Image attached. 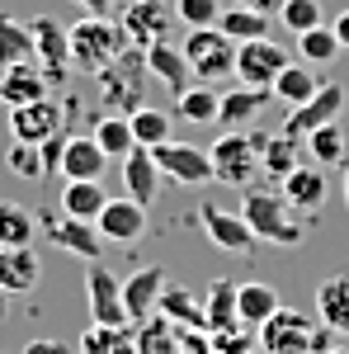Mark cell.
<instances>
[{
    "mask_svg": "<svg viewBox=\"0 0 349 354\" xmlns=\"http://www.w3.org/2000/svg\"><path fill=\"white\" fill-rule=\"evenodd\" d=\"M66 33H71V71H85V76H100L133 48L123 24L109 15H85L76 24H66Z\"/></svg>",
    "mask_w": 349,
    "mask_h": 354,
    "instance_id": "cell-1",
    "label": "cell"
},
{
    "mask_svg": "<svg viewBox=\"0 0 349 354\" xmlns=\"http://www.w3.org/2000/svg\"><path fill=\"white\" fill-rule=\"evenodd\" d=\"M241 218L255 232V241L265 245H302L307 227L297 222V208L283 198V189H245Z\"/></svg>",
    "mask_w": 349,
    "mask_h": 354,
    "instance_id": "cell-2",
    "label": "cell"
},
{
    "mask_svg": "<svg viewBox=\"0 0 349 354\" xmlns=\"http://www.w3.org/2000/svg\"><path fill=\"white\" fill-rule=\"evenodd\" d=\"M269 133H222L213 142V175L217 185H232V189H250V180L265 170L260 156H265Z\"/></svg>",
    "mask_w": 349,
    "mask_h": 354,
    "instance_id": "cell-3",
    "label": "cell"
},
{
    "mask_svg": "<svg viewBox=\"0 0 349 354\" xmlns=\"http://www.w3.org/2000/svg\"><path fill=\"white\" fill-rule=\"evenodd\" d=\"M321 340H326V326H317L312 317H302L297 307H279L260 326L265 354H312V350H321Z\"/></svg>",
    "mask_w": 349,
    "mask_h": 354,
    "instance_id": "cell-4",
    "label": "cell"
},
{
    "mask_svg": "<svg viewBox=\"0 0 349 354\" xmlns=\"http://www.w3.org/2000/svg\"><path fill=\"white\" fill-rule=\"evenodd\" d=\"M180 48H185L189 71H194L198 81H222V76H236V43H232L222 28H189Z\"/></svg>",
    "mask_w": 349,
    "mask_h": 354,
    "instance_id": "cell-5",
    "label": "cell"
},
{
    "mask_svg": "<svg viewBox=\"0 0 349 354\" xmlns=\"http://www.w3.org/2000/svg\"><path fill=\"white\" fill-rule=\"evenodd\" d=\"M33 218H38V232L48 236V245L66 250V255H76V260H85V265L100 260L104 236H100L95 222H76V218H66V213H33Z\"/></svg>",
    "mask_w": 349,
    "mask_h": 354,
    "instance_id": "cell-6",
    "label": "cell"
},
{
    "mask_svg": "<svg viewBox=\"0 0 349 354\" xmlns=\"http://www.w3.org/2000/svg\"><path fill=\"white\" fill-rule=\"evenodd\" d=\"M151 71H147V57H142V48H128V53L118 57L113 66H104L100 71V90H104L109 104H118L123 113L142 109L147 100H142V81H147Z\"/></svg>",
    "mask_w": 349,
    "mask_h": 354,
    "instance_id": "cell-7",
    "label": "cell"
},
{
    "mask_svg": "<svg viewBox=\"0 0 349 354\" xmlns=\"http://www.w3.org/2000/svg\"><path fill=\"white\" fill-rule=\"evenodd\" d=\"M293 62V53L274 38H255V43H236V81L255 85V90H274L279 71Z\"/></svg>",
    "mask_w": 349,
    "mask_h": 354,
    "instance_id": "cell-8",
    "label": "cell"
},
{
    "mask_svg": "<svg viewBox=\"0 0 349 354\" xmlns=\"http://www.w3.org/2000/svg\"><path fill=\"white\" fill-rule=\"evenodd\" d=\"M118 24H123V33H128V43L147 53V48L161 43L180 19H175V5H170V0H128L123 15H118Z\"/></svg>",
    "mask_w": 349,
    "mask_h": 354,
    "instance_id": "cell-9",
    "label": "cell"
},
{
    "mask_svg": "<svg viewBox=\"0 0 349 354\" xmlns=\"http://www.w3.org/2000/svg\"><path fill=\"white\" fill-rule=\"evenodd\" d=\"M349 104V90L345 85H321L307 104H297V109H288V118H283V133L293 137V142H302L307 133H317V128H326V123H335L340 113H345Z\"/></svg>",
    "mask_w": 349,
    "mask_h": 354,
    "instance_id": "cell-10",
    "label": "cell"
},
{
    "mask_svg": "<svg viewBox=\"0 0 349 354\" xmlns=\"http://www.w3.org/2000/svg\"><path fill=\"white\" fill-rule=\"evenodd\" d=\"M151 161L161 165L165 180H175V185H213V156L203 151V147H189V142H161V147H151Z\"/></svg>",
    "mask_w": 349,
    "mask_h": 354,
    "instance_id": "cell-11",
    "label": "cell"
},
{
    "mask_svg": "<svg viewBox=\"0 0 349 354\" xmlns=\"http://www.w3.org/2000/svg\"><path fill=\"white\" fill-rule=\"evenodd\" d=\"M85 307H90V322L95 326H133L128 322V307H123V283L100 260L85 270Z\"/></svg>",
    "mask_w": 349,
    "mask_h": 354,
    "instance_id": "cell-12",
    "label": "cell"
},
{
    "mask_svg": "<svg viewBox=\"0 0 349 354\" xmlns=\"http://www.w3.org/2000/svg\"><path fill=\"white\" fill-rule=\"evenodd\" d=\"M198 218H203V236H208L222 255H236V260H241V255H250V250H255V232L245 227L241 208L232 213V208L203 203V213H198Z\"/></svg>",
    "mask_w": 349,
    "mask_h": 354,
    "instance_id": "cell-13",
    "label": "cell"
},
{
    "mask_svg": "<svg viewBox=\"0 0 349 354\" xmlns=\"http://www.w3.org/2000/svg\"><path fill=\"white\" fill-rule=\"evenodd\" d=\"M28 28H33V57L48 71V81H66V71H71V33H66V24L38 15V19H28Z\"/></svg>",
    "mask_w": 349,
    "mask_h": 354,
    "instance_id": "cell-14",
    "label": "cell"
},
{
    "mask_svg": "<svg viewBox=\"0 0 349 354\" xmlns=\"http://www.w3.org/2000/svg\"><path fill=\"white\" fill-rule=\"evenodd\" d=\"M62 133V104L57 100H33V104H15L10 109V137L15 142H28V147H43Z\"/></svg>",
    "mask_w": 349,
    "mask_h": 354,
    "instance_id": "cell-15",
    "label": "cell"
},
{
    "mask_svg": "<svg viewBox=\"0 0 349 354\" xmlns=\"http://www.w3.org/2000/svg\"><path fill=\"white\" fill-rule=\"evenodd\" d=\"M95 227H100V236L104 241H113V245H133V241H142L147 236V208L137 203V198H109L104 203V213L95 218Z\"/></svg>",
    "mask_w": 349,
    "mask_h": 354,
    "instance_id": "cell-16",
    "label": "cell"
},
{
    "mask_svg": "<svg viewBox=\"0 0 349 354\" xmlns=\"http://www.w3.org/2000/svg\"><path fill=\"white\" fill-rule=\"evenodd\" d=\"M104 147L95 142L90 133H76V137H62V165H57V175L62 180H100L104 175Z\"/></svg>",
    "mask_w": 349,
    "mask_h": 354,
    "instance_id": "cell-17",
    "label": "cell"
},
{
    "mask_svg": "<svg viewBox=\"0 0 349 354\" xmlns=\"http://www.w3.org/2000/svg\"><path fill=\"white\" fill-rule=\"evenodd\" d=\"M269 90H255V85H236V90H222L217 95V123L227 128V133H245L255 118H260V109H265Z\"/></svg>",
    "mask_w": 349,
    "mask_h": 354,
    "instance_id": "cell-18",
    "label": "cell"
},
{
    "mask_svg": "<svg viewBox=\"0 0 349 354\" xmlns=\"http://www.w3.org/2000/svg\"><path fill=\"white\" fill-rule=\"evenodd\" d=\"M43 279V265L33 255V245H0V293H33Z\"/></svg>",
    "mask_w": 349,
    "mask_h": 354,
    "instance_id": "cell-19",
    "label": "cell"
},
{
    "mask_svg": "<svg viewBox=\"0 0 349 354\" xmlns=\"http://www.w3.org/2000/svg\"><path fill=\"white\" fill-rule=\"evenodd\" d=\"M165 270L161 265H147V270H137L128 283H123V307H128V322H147L151 312H156V302H161V293H165Z\"/></svg>",
    "mask_w": 349,
    "mask_h": 354,
    "instance_id": "cell-20",
    "label": "cell"
},
{
    "mask_svg": "<svg viewBox=\"0 0 349 354\" xmlns=\"http://www.w3.org/2000/svg\"><path fill=\"white\" fill-rule=\"evenodd\" d=\"M161 165L151 161V151L147 147H133L128 156H123V189H128V198H137L142 208H151L156 203V194H161Z\"/></svg>",
    "mask_w": 349,
    "mask_h": 354,
    "instance_id": "cell-21",
    "label": "cell"
},
{
    "mask_svg": "<svg viewBox=\"0 0 349 354\" xmlns=\"http://www.w3.org/2000/svg\"><path fill=\"white\" fill-rule=\"evenodd\" d=\"M48 71L38 66V62H19V66H5L0 71V104H33V100H43L48 95Z\"/></svg>",
    "mask_w": 349,
    "mask_h": 354,
    "instance_id": "cell-22",
    "label": "cell"
},
{
    "mask_svg": "<svg viewBox=\"0 0 349 354\" xmlns=\"http://www.w3.org/2000/svg\"><path fill=\"white\" fill-rule=\"evenodd\" d=\"M203 317H208V335H241V312H236V283L232 279H213L208 302H203Z\"/></svg>",
    "mask_w": 349,
    "mask_h": 354,
    "instance_id": "cell-23",
    "label": "cell"
},
{
    "mask_svg": "<svg viewBox=\"0 0 349 354\" xmlns=\"http://www.w3.org/2000/svg\"><path fill=\"white\" fill-rule=\"evenodd\" d=\"M326 189H330V180H326L321 165H297L293 175H283V198L297 213H317L326 203Z\"/></svg>",
    "mask_w": 349,
    "mask_h": 354,
    "instance_id": "cell-24",
    "label": "cell"
},
{
    "mask_svg": "<svg viewBox=\"0 0 349 354\" xmlns=\"http://www.w3.org/2000/svg\"><path fill=\"white\" fill-rule=\"evenodd\" d=\"M104 203H109V194L100 180H66L62 198H57V213H66V218H76V222H95L104 213Z\"/></svg>",
    "mask_w": 349,
    "mask_h": 354,
    "instance_id": "cell-25",
    "label": "cell"
},
{
    "mask_svg": "<svg viewBox=\"0 0 349 354\" xmlns=\"http://www.w3.org/2000/svg\"><path fill=\"white\" fill-rule=\"evenodd\" d=\"M142 57H147V71H151L161 85H170L175 95H180V90H189V76H194V71H189L185 48H175L170 38H161V43H151Z\"/></svg>",
    "mask_w": 349,
    "mask_h": 354,
    "instance_id": "cell-26",
    "label": "cell"
},
{
    "mask_svg": "<svg viewBox=\"0 0 349 354\" xmlns=\"http://www.w3.org/2000/svg\"><path fill=\"white\" fill-rule=\"evenodd\" d=\"M317 317L330 335H349V274H330L317 288Z\"/></svg>",
    "mask_w": 349,
    "mask_h": 354,
    "instance_id": "cell-27",
    "label": "cell"
},
{
    "mask_svg": "<svg viewBox=\"0 0 349 354\" xmlns=\"http://www.w3.org/2000/svg\"><path fill=\"white\" fill-rule=\"evenodd\" d=\"M321 90L317 81V66H307V62H288L283 71H279V81H274V104H283V109H297V104H307L312 95Z\"/></svg>",
    "mask_w": 349,
    "mask_h": 354,
    "instance_id": "cell-28",
    "label": "cell"
},
{
    "mask_svg": "<svg viewBox=\"0 0 349 354\" xmlns=\"http://www.w3.org/2000/svg\"><path fill=\"white\" fill-rule=\"evenodd\" d=\"M279 307H283V302H279V288H274V283H260V279H255V283H236V312H241V326L260 330Z\"/></svg>",
    "mask_w": 349,
    "mask_h": 354,
    "instance_id": "cell-29",
    "label": "cell"
},
{
    "mask_svg": "<svg viewBox=\"0 0 349 354\" xmlns=\"http://www.w3.org/2000/svg\"><path fill=\"white\" fill-rule=\"evenodd\" d=\"M19 62H38L33 57V28L15 15H0V71L19 66Z\"/></svg>",
    "mask_w": 349,
    "mask_h": 354,
    "instance_id": "cell-30",
    "label": "cell"
},
{
    "mask_svg": "<svg viewBox=\"0 0 349 354\" xmlns=\"http://www.w3.org/2000/svg\"><path fill=\"white\" fill-rule=\"evenodd\" d=\"M95 142L104 147V156L109 161H123L128 151L137 147V137H133V123H128V113H104V118H95Z\"/></svg>",
    "mask_w": 349,
    "mask_h": 354,
    "instance_id": "cell-31",
    "label": "cell"
},
{
    "mask_svg": "<svg viewBox=\"0 0 349 354\" xmlns=\"http://www.w3.org/2000/svg\"><path fill=\"white\" fill-rule=\"evenodd\" d=\"M76 354H137V330L128 326H95L81 335V350Z\"/></svg>",
    "mask_w": 349,
    "mask_h": 354,
    "instance_id": "cell-32",
    "label": "cell"
},
{
    "mask_svg": "<svg viewBox=\"0 0 349 354\" xmlns=\"http://www.w3.org/2000/svg\"><path fill=\"white\" fill-rule=\"evenodd\" d=\"M345 53L340 48V38H335V28H307V33H297V62H307V66H330L335 57Z\"/></svg>",
    "mask_w": 349,
    "mask_h": 354,
    "instance_id": "cell-33",
    "label": "cell"
},
{
    "mask_svg": "<svg viewBox=\"0 0 349 354\" xmlns=\"http://www.w3.org/2000/svg\"><path fill=\"white\" fill-rule=\"evenodd\" d=\"M217 28L232 38V43H255V38H269V15H255V10H241V5H227Z\"/></svg>",
    "mask_w": 349,
    "mask_h": 354,
    "instance_id": "cell-34",
    "label": "cell"
},
{
    "mask_svg": "<svg viewBox=\"0 0 349 354\" xmlns=\"http://www.w3.org/2000/svg\"><path fill=\"white\" fill-rule=\"evenodd\" d=\"M137 354H180L175 322H165L161 312H151L147 322H137Z\"/></svg>",
    "mask_w": 349,
    "mask_h": 354,
    "instance_id": "cell-35",
    "label": "cell"
},
{
    "mask_svg": "<svg viewBox=\"0 0 349 354\" xmlns=\"http://www.w3.org/2000/svg\"><path fill=\"white\" fill-rule=\"evenodd\" d=\"M175 113L185 118V123H217V90H208V85H189V90H180L175 95Z\"/></svg>",
    "mask_w": 349,
    "mask_h": 354,
    "instance_id": "cell-36",
    "label": "cell"
},
{
    "mask_svg": "<svg viewBox=\"0 0 349 354\" xmlns=\"http://www.w3.org/2000/svg\"><path fill=\"white\" fill-rule=\"evenodd\" d=\"M33 232H38V218L19 203L0 198V245H33Z\"/></svg>",
    "mask_w": 349,
    "mask_h": 354,
    "instance_id": "cell-37",
    "label": "cell"
},
{
    "mask_svg": "<svg viewBox=\"0 0 349 354\" xmlns=\"http://www.w3.org/2000/svg\"><path fill=\"white\" fill-rule=\"evenodd\" d=\"M128 123H133V137H137V147H161V142H170V113H161V109H151V104H142V109H133L128 113Z\"/></svg>",
    "mask_w": 349,
    "mask_h": 354,
    "instance_id": "cell-38",
    "label": "cell"
},
{
    "mask_svg": "<svg viewBox=\"0 0 349 354\" xmlns=\"http://www.w3.org/2000/svg\"><path fill=\"white\" fill-rule=\"evenodd\" d=\"M156 312H161L165 322H185V326H194V330H208L203 307L189 298L185 288H170V283H165V293H161V302H156Z\"/></svg>",
    "mask_w": 349,
    "mask_h": 354,
    "instance_id": "cell-39",
    "label": "cell"
},
{
    "mask_svg": "<svg viewBox=\"0 0 349 354\" xmlns=\"http://www.w3.org/2000/svg\"><path fill=\"white\" fill-rule=\"evenodd\" d=\"M302 142H307V151H312V165H321V170L345 161V133H340V123H326L317 133H307Z\"/></svg>",
    "mask_w": 349,
    "mask_h": 354,
    "instance_id": "cell-40",
    "label": "cell"
},
{
    "mask_svg": "<svg viewBox=\"0 0 349 354\" xmlns=\"http://www.w3.org/2000/svg\"><path fill=\"white\" fill-rule=\"evenodd\" d=\"M260 165H265V175H274V180H283V175H293L297 170V142L288 133H269L265 142V156H260Z\"/></svg>",
    "mask_w": 349,
    "mask_h": 354,
    "instance_id": "cell-41",
    "label": "cell"
},
{
    "mask_svg": "<svg viewBox=\"0 0 349 354\" xmlns=\"http://www.w3.org/2000/svg\"><path fill=\"white\" fill-rule=\"evenodd\" d=\"M175 5V19L185 28H217V19H222V0H170Z\"/></svg>",
    "mask_w": 349,
    "mask_h": 354,
    "instance_id": "cell-42",
    "label": "cell"
},
{
    "mask_svg": "<svg viewBox=\"0 0 349 354\" xmlns=\"http://www.w3.org/2000/svg\"><path fill=\"white\" fill-rule=\"evenodd\" d=\"M5 165L19 175V180H43L48 175V161H43V147H28V142H15Z\"/></svg>",
    "mask_w": 349,
    "mask_h": 354,
    "instance_id": "cell-43",
    "label": "cell"
},
{
    "mask_svg": "<svg viewBox=\"0 0 349 354\" xmlns=\"http://www.w3.org/2000/svg\"><path fill=\"white\" fill-rule=\"evenodd\" d=\"M279 19H283V28H293V33H307V28L326 24V19H321V5H317V0H283Z\"/></svg>",
    "mask_w": 349,
    "mask_h": 354,
    "instance_id": "cell-44",
    "label": "cell"
},
{
    "mask_svg": "<svg viewBox=\"0 0 349 354\" xmlns=\"http://www.w3.org/2000/svg\"><path fill=\"white\" fill-rule=\"evenodd\" d=\"M232 5H241V10H255V15H269V19L283 10V0H232Z\"/></svg>",
    "mask_w": 349,
    "mask_h": 354,
    "instance_id": "cell-45",
    "label": "cell"
},
{
    "mask_svg": "<svg viewBox=\"0 0 349 354\" xmlns=\"http://www.w3.org/2000/svg\"><path fill=\"white\" fill-rule=\"evenodd\" d=\"M24 354H76V350H66L62 340H28Z\"/></svg>",
    "mask_w": 349,
    "mask_h": 354,
    "instance_id": "cell-46",
    "label": "cell"
},
{
    "mask_svg": "<svg viewBox=\"0 0 349 354\" xmlns=\"http://www.w3.org/2000/svg\"><path fill=\"white\" fill-rule=\"evenodd\" d=\"M330 28H335V38H340V48L349 53V10H340V15L330 19Z\"/></svg>",
    "mask_w": 349,
    "mask_h": 354,
    "instance_id": "cell-47",
    "label": "cell"
},
{
    "mask_svg": "<svg viewBox=\"0 0 349 354\" xmlns=\"http://www.w3.org/2000/svg\"><path fill=\"white\" fill-rule=\"evenodd\" d=\"M76 5H81L85 15H109V5H113V0H76Z\"/></svg>",
    "mask_w": 349,
    "mask_h": 354,
    "instance_id": "cell-48",
    "label": "cell"
},
{
    "mask_svg": "<svg viewBox=\"0 0 349 354\" xmlns=\"http://www.w3.org/2000/svg\"><path fill=\"white\" fill-rule=\"evenodd\" d=\"M5 312H10V293H0V322H5Z\"/></svg>",
    "mask_w": 349,
    "mask_h": 354,
    "instance_id": "cell-49",
    "label": "cell"
},
{
    "mask_svg": "<svg viewBox=\"0 0 349 354\" xmlns=\"http://www.w3.org/2000/svg\"><path fill=\"white\" fill-rule=\"evenodd\" d=\"M345 203H349V170H345Z\"/></svg>",
    "mask_w": 349,
    "mask_h": 354,
    "instance_id": "cell-50",
    "label": "cell"
},
{
    "mask_svg": "<svg viewBox=\"0 0 349 354\" xmlns=\"http://www.w3.org/2000/svg\"><path fill=\"white\" fill-rule=\"evenodd\" d=\"M326 354H349V350H326Z\"/></svg>",
    "mask_w": 349,
    "mask_h": 354,
    "instance_id": "cell-51",
    "label": "cell"
},
{
    "mask_svg": "<svg viewBox=\"0 0 349 354\" xmlns=\"http://www.w3.org/2000/svg\"><path fill=\"white\" fill-rule=\"evenodd\" d=\"M345 109H349V104H345Z\"/></svg>",
    "mask_w": 349,
    "mask_h": 354,
    "instance_id": "cell-52",
    "label": "cell"
}]
</instances>
